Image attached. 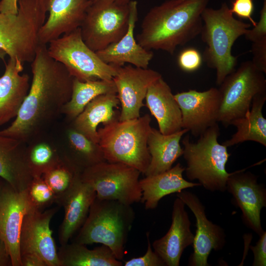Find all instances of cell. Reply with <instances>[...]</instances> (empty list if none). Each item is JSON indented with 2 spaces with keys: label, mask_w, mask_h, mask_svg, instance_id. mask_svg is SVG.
I'll return each mask as SVG.
<instances>
[{
  "label": "cell",
  "mask_w": 266,
  "mask_h": 266,
  "mask_svg": "<svg viewBox=\"0 0 266 266\" xmlns=\"http://www.w3.org/2000/svg\"><path fill=\"white\" fill-rule=\"evenodd\" d=\"M32 80L18 114L0 135L26 144L38 138L45 128L61 114L69 100L74 77L39 44L31 62Z\"/></svg>",
  "instance_id": "cell-1"
},
{
  "label": "cell",
  "mask_w": 266,
  "mask_h": 266,
  "mask_svg": "<svg viewBox=\"0 0 266 266\" xmlns=\"http://www.w3.org/2000/svg\"><path fill=\"white\" fill-rule=\"evenodd\" d=\"M209 0H166L154 6L143 19L137 42L149 50L173 54L200 34L201 14Z\"/></svg>",
  "instance_id": "cell-2"
},
{
  "label": "cell",
  "mask_w": 266,
  "mask_h": 266,
  "mask_svg": "<svg viewBox=\"0 0 266 266\" xmlns=\"http://www.w3.org/2000/svg\"><path fill=\"white\" fill-rule=\"evenodd\" d=\"M200 34L206 45L202 59L216 71V83L220 85L236 68L237 57L232 54L236 40L244 35L251 24L234 17L226 2L218 9L205 8L201 14Z\"/></svg>",
  "instance_id": "cell-3"
},
{
  "label": "cell",
  "mask_w": 266,
  "mask_h": 266,
  "mask_svg": "<svg viewBox=\"0 0 266 266\" xmlns=\"http://www.w3.org/2000/svg\"><path fill=\"white\" fill-rule=\"evenodd\" d=\"M134 218L131 205L116 200L96 198L73 242L86 245H105L121 261L125 254V245Z\"/></svg>",
  "instance_id": "cell-4"
},
{
  "label": "cell",
  "mask_w": 266,
  "mask_h": 266,
  "mask_svg": "<svg viewBox=\"0 0 266 266\" xmlns=\"http://www.w3.org/2000/svg\"><path fill=\"white\" fill-rule=\"evenodd\" d=\"M151 121L146 114L130 120H116L98 129V143L105 161L127 165L144 174L151 160L147 146Z\"/></svg>",
  "instance_id": "cell-5"
},
{
  "label": "cell",
  "mask_w": 266,
  "mask_h": 266,
  "mask_svg": "<svg viewBox=\"0 0 266 266\" xmlns=\"http://www.w3.org/2000/svg\"><path fill=\"white\" fill-rule=\"evenodd\" d=\"M220 134L217 123L206 129L196 142L190 140L188 135L182 140L187 178L190 181L197 180L200 186L211 192L226 191L232 173L226 167L231 154L227 146L219 143Z\"/></svg>",
  "instance_id": "cell-6"
},
{
  "label": "cell",
  "mask_w": 266,
  "mask_h": 266,
  "mask_svg": "<svg viewBox=\"0 0 266 266\" xmlns=\"http://www.w3.org/2000/svg\"><path fill=\"white\" fill-rule=\"evenodd\" d=\"M16 15L0 12V48L9 58L32 62L40 44L38 34L46 20L43 0H18Z\"/></svg>",
  "instance_id": "cell-7"
},
{
  "label": "cell",
  "mask_w": 266,
  "mask_h": 266,
  "mask_svg": "<svg viewBox=\"0 0 266 266\" xmlns=\"http://www.w3.org/2000/svg\"><path fill=\"white\" fill-rule=\"evenodd\" d=\"M47 51L74 77L82 81L112 80L119 67L104 62L84 41L80 28L51 41Z\"/></svg>",
  "instance_id": "cell-8"
},
{
  "label": "cell",
  "mask_w": 266,
  "mask_h": 266,
  "mask_svg": "<svg viewBox=\"0 0 266 266\" xmlns=\"http://www.w3.org/2000/svg\"><path fill=\"white\" fill-rule=\"evenodd\" d=\"M221 104L218 122L227 127L250 110L254 98L266 94V79L251 61L242 62L220 85Z\"/></svg>",
  "instance_id": "cell-9"
},
{
  "label": "cell",
  "mask_w": 266,
  "mask_h": 266,
  "mask_svg": "<svg viewBox=\"0 0 266 266\" xmlns=\"http://www.w3.org/2000/svg\"><path fill=\"white\" fill-rule=\"evenodd\" d=\"M129 16V3L92 1L80 27L84 41L95 52L118 41L128 30Z\"/></svg>",
  "instance_id": "cell-10"
},
{
  "label": "cell",
  "mask_w": 266,
  "mask_h": 266,
  "mask_svg": "<svg viewBox=\"0 0 266 266\" xmlns=\"http://www.w3.org/2000/svg\"><path fill=\"white\" fill-rule=\"evenodd\" d=\"M140 173L127 165L103 161L85 168L80 177L94 188L98 199L116 200L131 205L141 201Z\"/></svg>",
  "instance_id": "cell-11"
},
{
  "label": "cell",
  "mask_w": 266,
  "mask_h": 266,
  "mask_svg": "<svg viewBox=\"0 0 266 266\" xmlns=\"http://www.w3.org/2000/svg\"><path fill=\"white\" fill-rule=\"evenodd\" d=\"M59 208V206H55L43 211L28 210L24 217L20 231V256L36 255L47 266H61L50 227L51 220Z\"/></svg>",
  "instance_id": "cell-12"
},
{
  "label": "cell",
  "mask_w": 266,
  "mask_h": 266,
  "mask_svg": "<svg viewBox=\"0 0 266 266\" xmlns=\"http://www.w3.org/2000/svg\"><path fill=\"white\" fill-rule=\"evenodd\" d=\"M246 169L232 172L227 183V190L233 196V201L242 212L244 225L259 235L263 229L261 212L266 206V189L259 183L258 176Z\"/></svg>",
  "instance_id": "cell-13"
},
{
  "label": "cell",
  "mask_w": 266,
  "mask_h": 266,
  "mask_svg": "<svg viewBox=\"0 0 266 266\" xmlns=\"http://www.w3.org/2000/svg\"><path fill=\"white\" fill-rule=\"evenodd\" d=\"M174 96L181 112L182 128L195 137H199L218 123L221 104L219 89L212 87L203 92L189 90Z\"/></svg>",
  "instance_id": "cell-14"
},
{
  "label": "cell",
  "mask_w": 266,
  "mask_h": 266,
  "mask_svg": "<svg viewBox=\"0 0 266 266\" xmlns=\"http://www.w3.org/2000/svg\"><path fill=\"white\" fill-rule=\"evenodd\" d=\"M176 196L190 208L196 220L193 252L189 257L188 266H209L208 258L211 251H220L226 244L225 231L207 219L205 206L196 194L184 190L177 193Z\"/></svg>",
  "instance_id": "cell-15"
},
{
  "label": "cell",
  "mask_w": 266,
  "mask_h": 266,
  "mask_svg": "<svg viewBox=\"0 0 266 266\" xmlns=\"http://www.w3.org/2000/svg\"><path fill=\"white\" fill-rule=\"evenodd\" d=\"M162 77L159 72L132 65L119 67L113 80L121 105L119 120L137 118L149 87Z\"/></svg>",
  "instance_id": "cell-16"
},
{
  "label": "cell",
  "mask_w": 266,
  "mask_h": 266,
  "mask_svg": "<svg viewBox=\"0 0 266 266\" xmlns=\"http://www.w3.org/2000/svg\"><path fill=\"white\" fill-rule=\"evenodd\" d=\"M29 210L26 190L17 191L5 181L0 200V238L10 255L12 266H21L20 234Z\"/></svg>",
  "instance_id": "cell-17"
},
{
  "label": "cell",
  "mask_w": 266,
  "mask_h": 266,
  "mask_svg": "<svg viewBox=\"0 0 266 266\" xmlns=\"http://www.w3.org/2000/svg\"><path fill=\"white\" fill-rule=\"evenodd\" d=\"M49 16L38 34L40 44L47 45L79 28L92 0H43Z\"/></svg>",
  "instance_id": "cell-18"
},
{
  "label": "cell",
  "mask_w": 266,
  "mask_h": 266,
  "mask_svg": "<svg viewBox=\"0 0 266 266\" xmlns=\"http://www.w3.org/2000/svg\"><path fill=\"white\" fill-rule=\"evenodd\" d=\"M185 206L184 202L179 198L174 200L171 224L168 231L164 236L153 242L154 251L166 266H179L184 250L194 242L191 222Z\"/></svg>",
  "instance_id": "cell-19"
},
{
  "label": "cell",
  "mask_w": 266,
  "mask_h": 266,
  "mask_svg": "<svg viewBox=\"0 0 266 266\" xmlns=\"http://www.w3.org/2000/svg\"><path fill=\"white\" fill-rule=\"evenodd\" d=\"M96 198L94 188L84 182L80 174L70 189L57 203L64 209V216L58 232L61 245L69 242L84 224L91 206Z\"/></svg>",
  "instance_id": "cell-20"
},
{
  "label": "cell",
  "mask_w": 266,
  "mask_h": 266,
  "mask_svg": "<svg viewBox=\"0 0 266 266\" xmlns=\"http://www.w3.org/2000/svg\"><path fill=\"white\" fill-rule=\"evenodd\" d=\"M130 16L128 30L118 41L104 49L97 51L99 57L105 63L122 66L128 63L133 66L148 68L153 58L152 50H149L137 41L134 35L135 24L138 19L137 2L135 0L129 3Z\"/></svg>",
  "instance_id": "cell-21"
},
{
  "label": "cell",
  "mask_w": 266,
  "mask_h": 266,
  "mask_svg": "<svg viewBox=\"0 0 266 266\" xmlns=\"http://www.w3.org/2000/svg\"><path fill=\"white\" fill-rule=\"evenodd\" d=\"M24 64L9 58L0 76V126L17 116L30 89L28 74H21Z\"/></svg>",
  "instance_id": "cell-22"
},
{
  "label": "cell",
  "mask_w": 266,
  "mask_h": 266,
  "mask_svg": "<svg viewBox=\"0 0 266 266\" xmlns=\"http://www.w3.org/2000/svg\"><path fill=\"white\" fill-rule=\"evenodd\" d=\"M145 99L162 133L169 134L182 129L180 109L170 87L162 77L150 85Z\"/></svg>",
  "instance_id": "cell-23"
},
{
  "label": "cell",
  "mask_w": 266,
  "mask_h": 266,
  "mask_svg": "<svg viewBox=\"0 0 266 266\" xmlns=\"http://www.w3.org/2000/svg\"><path fill=\"white\" fill-rule=\"evenodd\" d=\"M26 144L0 135V177L17 191L26 190L33 177L27 162Z\"/></svg>",
  "instance_id": "cell-24"
},
{
  "label": "cell",
  "mask_w": 266,
  "mask_h": 266,
  "mask_svg": "<svg viewBox=\"0 0 266 266\" xmlns=\"http://www.w3.org/2000/svg\"><path fill=\"white\" fill-rule=\"evenodd\" d=\"M185 167L179 163L163 172L145 176L139 180L142 191L141 202L146 210L155 209L164 197L186 189L200 186L199 183L185 180L183 173Z\"/></svg>",
  "instance_id": "cell-25"
},
{
  "label": "cell",
  "mask_w": 266,
  "mask_h": 266,
  "mask_svg": "<svg viewBox=\"0 0 266 266\" xmlns=\"http://www.w3.org/2000/svg\"><path fill=\"white\" fill-rule=\"evenodd\" d=\"M120 101L116 93L101 95L92 100L71 121V126L93 141L98 143V127L119 119Z\"/></svg>",
  "instance_id": "cell-26"
},
{
  "label": "cell",
  "mask_w": 266,
  "mask_h": 266,
  "mask_svg": "<svg viewBox=\"0 0 266 266\" xmlns=\"http://www.w3.org/2000/svg\"><path fill=\"white\" fill-rule=\"evenodd\" d=\"M189 131L182 129L179 132L164 134L159 130L151 128L147 146L151 156L149 166L144 175H153L166 171L183 154L180 145L182 137Z\"/></svg>",
  "instance_id": "cell-27"
},
{
  "label": "cell",
  "mask_w": 266,
  "mask_h": 266,
  "mask_svg": "<svg viewBox=\"0 0 266 266\" xmlns=\"http://www.w3.org/2000/svg\"><path fill=\"white\" fill-rule=\"evenodd\" d=\"M266 101V94L255 97L250 110L243 117L231 123L236 132L222 144L228 148L248 141H254L266 146V119L263 114V108Z\"/></svg>",
  "instance_id": "cell-28"
},
{
  "label": "cell",
  "mask_w": 266,
  "mask_h": 266,
  "mask_svg": "<svg viewBox=\"0 0 266 266\" xmlns=\"http://www.w3.org/2000/svg\"><path fill=\"white\" fill-rule=\"evenodd\" d=\"M67 149L60 153L62 160L76 171L106 161L102 150L96 143L70 126L66 132Z\"/></svg>",
  "instance_id": "cell-29"
},
{
  "label": "cell",
  "mask_w": 266,
  "mask_h": 266,
  "mask_svg": "<svg viewBox=\"0 0 266 266\" xmlns=\"http://www.w3.org/2000/svg\"><path fill=\"white\" fill-rule=\"evenodd\" d=\"M58 256L61 266H123L111 250L104 245L90 249L84 244L68 242L61 246Z\"/></svg>",
  "instance_id": "cell-30"
},
{
  "label": "cell",
  "mask_w": 266,
  "mask_h": 266,
  "mask_svg": "<svg viewBox=\"0 0 266 266\" xmlns=\"http://www.w3.org/2000/svg\"><path fill=\"white\" fill-rule=\"evenodd\" d=\"M108 93L117 94L113 79L82 81L74 78L70 98L63 107L61 114L67 120L72 121L92 100L100 95Z\"/></svg>",
  "instance_id": "cell-31"
},
{
  "label": "cell",
  "mask_w": 266,
  "mask_h": 266,
  "mask_svg": "<svg viewBox=\"0 0 266 266\" xmlns=\"http://www.w3.org/2000/svg\"><path fill=\"white\" fill-rule=\"evenodd\" d=\"M33 141L27 146V160L33 177L42 176L62 160L60 153L46 141Z\"/></svg>",
  "instance_id": "cell-32"
},
{
  "label": "cell",
  "mask_w": 266,
  "mask_h": 266,
  "mask_svg": "<svg viewBox=\"0 0 266 266\" xmlns=\"http://www.w3.org/2000/svg\"><path fill=\"white\" fill-rule=\"evenodd\" d=\"M80 173L62 160L59 164L45 172L42 177L54 193L56 203H57Z\"/></svg>",
  "instance_id": "cell-33"
},
{
  "label": "cell",
  "mask_w": 266,
  "mask_h": 266,
  "mask_svg": "<svg viewBox=\"0 0 266 266\" xmlns=\"http://www.w3.org/2000/svg\"><path fill=\"white\" fill-rule=\"evenodd\" d=\"M30 209L43 211L56 202V197L42 176L33 177L26 190Z\"/></svg>",
  "instance_id": "cell-34"
},
{
  "label": "cell",
  "mask_w": 266,
  "mask_h": 266,
  "mask_svg": "<svg viewBox=\"0 0 266 266\" xmlns=\"http://www.w3.org/2000/svg\"><path fill=\"white\" fill-rule=\"evenodd\" d=\"M202 56L198 50L189 47L183 50L179 54L177 64L180 68L187 72L198 70L202 65Z\"/></svg>",
  "instance_id": "cell-35"
},
{
  "label": "cell",
  "mask_w": 266,
  "mask_h": 266,
  "mask_svg": "<svg viewBox=\"0 0 266 266\" xmlns=\"http://www.w3.org/2000/svg\"><path fill=\"white\" fill-rule=\"evenodd\" d=\"M147 249L145 254L139 257L133 258L126 261L125 266H166L161 257L152 250L149 239V233H147Z\"/></svg>",
  "instance_id": "cell-36"
},
{
  "label": "cell",
  "mask_w": 266,
  "mask_h": 266,
  "mask_svg": "<svg viewBox=\"0 0 266 266\" xmlns=\"http://www.w3.org/2000/svg\"><path fill=\"white\" fill-rule=\"evenodd\" d=\"M244 35L252 42L266 38V0H263L259 21L252 29H248Z\"/></svg>",
  "instance_id": "cell-37"
},
{
  "label": "cell",
  "mask_w": 266,
  "mask_h": 266,
  "mask_svg": "<svg viewBox=\"0 0 266 266\" xmlns=\"http://www.w3.org/2000/svg\"><path fill=\"white\" fill-rule=\"evenodd\" d=\"M254 7L253 0H233L230 9L232 13L235 14L237 17L249 20L254 27L257 22L252 17Z\"/></svg>",
  "instance_id": "cell-38"
},
{
  "label": "cell",
  "mask_w": 266,
  "mask_h": 266,
  "mask_svg": "<svg viewBox=\"0 0 266 266\" xmlns=\"http://www.w3.org/2000/svg\"><path fill=\"white\" fill-rule=\"evenodd\" d=\"M251 52L254 65L261 71L266 73V38L252 42Z\"/></svg>",
  "instance_id": "cell-39"
},
{
  "label": "cell",
  "mask_w": 266,
  "mask_h": 266,
  "mask_svg": "<svg viewBox=\"0 0 266 266\" xmlns=\"http://www.w3.org/2000/svg\"><path fill=\"white\" fill-rule=\"evenodd\" d=\"M259 236L256 245L250 246L254 255L253 266H266V232L264 231Z\"/></svg>",
  "instance_id": "cell-40"
},
{
  "label": "cell",
  "mask_w": 266,
  "mask_h": 266,
  "mask_svg": "<svg viewBox=\"0 0 266 266\" xmlns=\"http://www.w3.org/2000/svg\"><path fill=\"white\" fill-rule=\"evenodd\" d=\"M20 261L21 266H47L42 259L32 254L21 255Z\"/></svg>",
  "instance_id": "cell-41"
},
{
  "label": "cell",
  "mask_w": 266,
  "mask_h": 266,
  "mask_svg": "<svg viewBox=\"0 0 266 266\" xmlns=\"http://www.w3.org/2000/svg\"><path fill=\"white\" fill-rule=\"evenodd\" d=\"M18 0H1L0 12L7 15H15L18 12Z\"/></svg>",
  "instance_id": "cell-42"
},
{
  "label": "cell",
  "mask_w": 266,
  "mask_h": 266,
  "mask_svg": "<svg viewBox=\"0 0 266 266\" xmlns=\"http://www.w3.org/2000/svg\"><path fill=\"white\" fill-rule=\"evenodd\" d=\"M0 266H12L10 255L2 240L0 238Z\"/></svg>",
  "instance_id": "cell-43"
},
{
  "label": "cell",
  "mask_w": 266,
  "mask_h": 266,
  "mask_svg": "<svg viewBox=\"0 0 266 266\" xmlns=\"http://www.w3.org/2000/svg\"><path fill=\"white\" fill-rule=\"evenodd\" d=\"M5 182V180H4L2 178L0 177V200L1 195L2 194L3 187Z\"/></svg>",
  "instance_id": "cell-44"
},
{
  "label": "cell",
  "mask_w": 266,
  "mask_h": 266,
  "mask_svg": "<svg viewBox=\"0 0 266 266\" xmlns=\"http://www.w3.org/2000/svg\"><path fill=\"white\" fill-rule=\"evenodd\" d=\"M6 52L2 49L0 48V59L4 60V58L6 55Z\"/></svg>",
  "instance_id": "cell-45"
},
{
  "label": "cell",
  "mask_w": 266,
  "mask_h": 266,
  "mask_svg": "<svg viewBox=\"0 0 266 266\" xmlns=\"http://www.w3.org/2000/svg\"><path fill=\"white\" fill-rule=\"evenodd\" d=\"M93 1H96L97 0H92ZM118 2L124 3V4H129L130 1L133 0H117Z\"/></svg>",
  "instance_id": "cell-46"
}]
</instances>
